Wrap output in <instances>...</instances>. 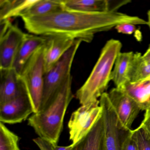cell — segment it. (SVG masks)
Masks as SVG:
<instances>
[{"mask_svg": "<svg viewBox=\"0 0 150 150\" xmlns=\"http://www.w3.org/2000/svg\"><path fill=\"white\" fill-rule=\"evenodd\" d=\"M31 34L42 36L63 35L89 43L95 34L108 31L119 24L147 25L138 16L119 12L85 13L63 9L46 15L22 18Z\"/></svg>", "mask_w": 150, "mask_h": 150, "instance_id": "obj_1", "label": "cell"}, {"mask_svg": "<svg viewBox=\"0 0 150 150\" xmlns=\"http://www.w3.org/2000/svg\"><path fill=\"white\" fill-rule=\"evenodd\" d=\"M73 97L71 76L45 109L29 117L28 124L39 137L57 145L63 130L65 115Z\"/></svg>", "mask_w": 150, "mask_h": 150, "instance_id": "obj_2", "label": "cell"}, {"mask_svg": "<svg viewBox=\"0 0 150 150\" xmlns=\"http://www.w3.org/2000/svg\"><path fill=\"white\" fill-rule=\"evenodd\" d=\"M122 48V43L119 40L110 39L105 44L87 79L76 92V98L81 105L99 100L98 99L105 93L111 80L116 59Z\"/></svg>", "mask_w": 150, "mask_h": 150, "instance_id": "obj_3", "label": "cell"}, {"mask_svg": "<svg viewBox=\"0 0 150 150\" xmlns=\"http://www.w3.org/2000/svg\"><path fill=\"white\" fill-rule=\"evenodd\" d=\"M82 42L80 40H75L59 61L45 74L42 104L39 111H42L50 105L65 82L71 76V72L73 62Z\"/></svg>", "mask_w": 150, "mask_h": 150, "instance_id": "obj_4", "label": "cell"}, {"mask_svg": "<svg viewBox=\"0 0 150 150\" xmlns=\"http://www.w3.org/2000/svg\"><path fill=\"white\" fill-rule=\"evenodd\" d=\"M45 46V45L31 57L20 74L31 101L34 113L39 112L42 104L45 73L44 61Z\"/></svg>", "mask_w": 150, "mask_h": 150, "instance_id": "obj_5", "label": "cell"}, {"mask_svg": "<svg viewBox=\"0 0 150 150\" xmlns=\"http://www.w3.org/2000/svg\"><path fill=\"white\" fill-rule=\"evenodd\" d=\"M99 100L105 128V150H123L124 142L132 130L126 129L119 122L108 93L103 94Z\"/></svg>", "mask_w": 150, "mask_h": 150, "instance_id": "obj_6", "label": "cell"}, {"mask_svg": "<svg viewBox=\"0 0 150 150\" xmlns=\"http://www.w3.org/2000/svg\"><path fill=\"white\" fill-rule=\"evenodd\" d=\"M102 112L98 100L81 105L72 114L68 124L72 144H75L89 132Z\"/></svg>", "mask_w": 150, "mask_h": 150, "instance_id": "obj_7", "label": "cell"}, {"mask_svg": "<svg viewBox=\"0 0 150 150\" xmlns=\"http://www.w3.org/2000/svg\"><path fill=\"white\" fill-rule=\"evenodd\" d=\"M108 95L119 122L126 129L131 131L132 124L141 110L139 106L120 88H112Z\"/></svg>", "mask_w": 150, "mask_h": 150, "instance_id": "obj_8", "label": "cell"}, {"mask_svg": "<svg viewBox=\"0 0 150 150\" xmlns=\"http://www.w3.org/2000/svg\"><path fill=\"white\" fill-rule=\"evenodd\" d=\"M34 113L27 90L11 100L0 103V122L4 124L22 122Z\"/></svg>", "mask_w": 150, "mask_h": 150, "instance_id": "obj_9", "label": "cell"}, {"mask_svg": "<svg viewBox=\"0 0 150 150\" xmlns=\"http://www.w3.org/2000/svg\"><path fill=\"white\" fill-rule=\"evenodd\" d=\"M25 35L18 27L12 24L6 33L0 37V69L13 67Z\"/></svg>", "mask_w": 150, "mask_h": 150, "instance_id": "obj_10", "label": "cell"}, {"mask_svg": "<svg viewBox=\"0 0 150 150\" xmlns=\"http://www.w3.org/2000/svg\"><path fill=\"white\" fill-rule=\"evenodd\" d=\"M46 37H47V41L45 46L44 52L45 73L59 61L76 40L66 36Z\"/></svg>", "mask_w": 150, "mask_h": 150, "instance_id": "obj_11", "label": "cell"}, {"mask_svg": "<svg viewBox=\"0 0 150 150\" xmlns=\"http://www.w3.org/2000/svg\"><path fill=\"white\" fill-rule=\"evenodd\" d=\"M0 71V103L11 100L27 90L20 74L13 67Z\"/></svg>", "mask_w": 150, "mask_h": 150, "instance_id": "obj_12", "label": "cell"}, {"mask_svg": "<svg viewBox=\"0 0 150 150\" xmlns=\"http://www.w3.org/2000/svg\"><path fill=\"white\" fill-rule=\"evenodd\" d=\"M47 41V37L26 34L21 45L14 64L13 68L21 74L31 57Z\"/></svg>", "mask_w": 150, "mask_h": 150, "instance_id": "obj_13", "label": "cell"}, {"mask_svg": "<svg viewBox=\"0 0 150 150\" xmlns=\"http://www.w3.org/2000/svg\"><path fill=\"white\" fill-rule=\"evenodd\" d=\"M72 145L71 150H105V128L102 114L89 132L75 144Z\"/></svg>", "mask_w": 150, "mask_h": 150, "instance_id": "obj_14", "label": "cell"}, {"mask_svg": "<svg viewBox=\"0 0 150 150\" xmlns=\"http://www.w3.org/2000/svg\"><path fill=\"white\" fill-rule=\"evenodd\" d=\"M119 88L133 99L141 110L150 109V77L135 83L128 81Z\"/></svg>", "mask_w": 150, "mask_h": 150, "instance_id": "obj_15", "label": "cell"}, {"mask_svg": "<svg viewBox=\"0 0 150 150\" xmlns=\"http://www.w3.org/2000/svg\"><path fill=\"white\" fill-rule=\"evenodd\" d=\"M134 54L132 52H121L116 59L111 73V80L117 88H121L129 81V70Z\"/></svg>", "mask_w": 150, "mask_h": 150, "instance_id": "obj_16", "label": "cell"}, {"mask_svg": "<svg viewBox=\"0 0 150 150\" xmlns=\"http://www.w3.org/2000/svg\"><path fill=\"white\" fill-rule=\"evenodd\" d=\"M64 9L85 13L108 12V0H62Z\"/></svg>", "mask_w": 150, "mask_h": 150, "instance_id": "obj_17", "label": "cell"}, {"mask_svg": "<svg viewBox=\"0 0 150 150\" xmlns=\"http://www.w3.org/2000/svg\"><path fill=\"white\" fill-rule=\"evenodd\" d=\"M35 0H0V20L23 16Z\"/></svg>", "mask_w": 150, "mask_h": 150, "instance_id": "obj_18", "label": "cell"}, {"mask_svg": "<svg viewBox=\"0 0 150 150\" xmlns=\"http://www.w3.org/2000/svg\"><path fill=\"white\" fill-rule=\"evenodd\" d=\"M63 9L62 0H35L21 18L46 15Z\"/></svg>", "mask_w": 150, "mask_h": 150, "instance_id": "obj_19", "label": "cell"}, {"mask_svg": "<svg viewBox=\"0 0 150 150\" xmlns=\"http://www.w3.org/2000/svg\"><path fill=\"white\" fill-rule=\"evenodd\" d=\"M150 77V63L140 52L134 53L129 72V82H139Z\"/></svg>", "mask_w": 150, "mask_h": 150, "instance_id": "obj_20", "label": "cell"}, {"mask_svg": "<svg viewBox=\"0 0 150 150\" xmlns=\"http://www.w3.org/2000/svg\"><path fill=\"white\" fill-rule=\"evenodd\" d=\"M20 137L10 130L2 122L0 123V150H21Z\"/></svg>", "mask_w": 150, "mask_h": 150, "instance_id": "obj_21", "label": "cell"}, {"mask_svg": "<svg viewBox=\"0 0 150 150\" xmlns=\"http://www.w3.org/2000/svg\"><path fill=\"white\" fill-rule=\"evenodd\" d=\"M131 137L135 141L138 150H150V135L139 125L131 132Z\"/></svg>", "mask_w": 150, "mask_h": 150, "instance_id": "obj_22", "label": "cell"}, {"mask_svg": "<svg viewBox=\"0 0 150 150\" xmlns=\"http://www.w3.org/2000/svg\"><path fill=\"white\" fill-rule=\"evenodd\" d=\"M33 141L40 150H71L72 147V144L67 146H59L57 145L53 144L39 137L34 139Z\"/></svg>", "mask_w": 150, "mask_h": 150, "instance_id": "obj_23", "label": "cell"}, {"mask_svg": "<svg viewBox=\"0 0 150 150\" xmlns=\"http://www.w3.org/2000/svg\"><path fill=\"white\" fill-rule=\"evenodd\" d=\"M118 33L131 35L136 32V25L132 23H125L119 24L115 28Z\"/></svg>", "mask_w": 150, "mask_h": 150, "instance_id": "obj_24", "label": "cell"}, {"mask_svg": "<svg viewBox=\"0 0 150 150\" xmlns=\"http://www.w3.org/2000/svg\"><path fill=\"white\" fill-rule=\"evenodd\" d=\"M108 12H117L119 8L131 2L129 0H108Z\"/></svg>", "mask_w": 150, "mask_h": 150, "instance_id": "obj_25", "label": "cell"}, {"mask_svg": "<svg viewBox=\"0 0 150 150\" xmlns=\"http://www.w3.org/2000/svg\"><path fill=\"white\" fill-rule=\"evenodd\" d=\"M130 134L131 132L124 142L123 150H138L137 144L131 137Z\"/></svg>", "mask_w": 150, "mask_h": 150, "instance_id": "obj_26", "label": "cell"}, {"mask_svg": "<svg viewBox=\"0 0 150 150\" xmlns=\"http://www.w3.org/2000/svg\"><path fill=\"white\" fill-rule=\"evenodd\" d=\"M140 126L143 127L150 135V109L145 111L144 120Z\"/></svg>", "mask_w": 150, "mask_h": 150, "instance_id": "obj_27", "label": "cell"}, {"mask_svg": "<svg viewBox=\"0 0 150 150\" xmlns=\"http://www.w3.org/2000/svg\"><path fill=\"white\" fill-rule=\"evenodd\" d=\"M12 24L10 20H0V37L6 33Z\"/></svg>", "mask_w": 150, "mask_h": 150, "instance_id": "obj_28", "label": "cell"}, {"mask_svg": "<svg viewBox=\"0 0 150 150\" xmlns=\"http://www.w3.org/2000/svg\"><path fill=\"white\" fill-rule=\"evenodd\" d=\"M143 57L145 60H147L150 59V44L147 50L143 55Z\"/></svg>", "mask_w": 150, "mask_h": 150, "instance_id": "obj_29", "label": "cell"}, {"mask_svg": "<svg viewBox=\"0 0 150 150\" xmlns=\"http://www.w3.org/2000/svg\"><path fill=\"white\" fill-rule=\"evenodd\" d=\"M147 17H148V20H147V25L150 28V9L148 11L147 13Z\"/></svg>", "mask_w": 150, "mask_h": 150, "instance_id": "obj_30", "label": "cell"}]
</instances>
